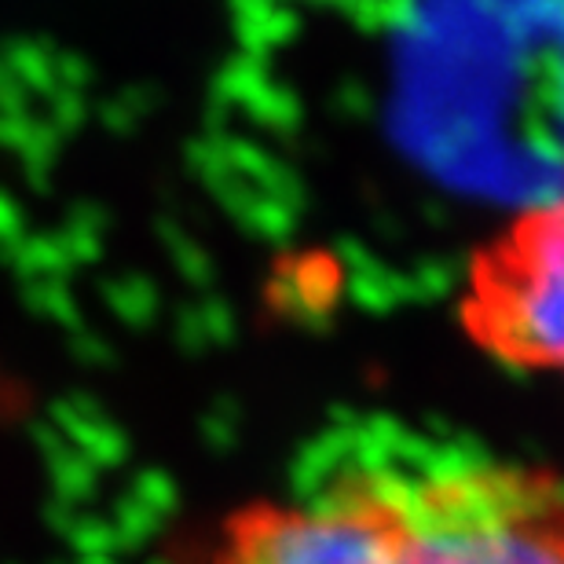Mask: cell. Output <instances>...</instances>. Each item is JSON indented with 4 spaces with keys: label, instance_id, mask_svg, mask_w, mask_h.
Returning a JSON list of instances; mask_svg holds the SVG:
<instances>
[{
    "label": "cell",
    "instance_id": "1",
    "mask_svg": "<svg viewBox=\"0 0 564 564\" xmlns=\"http://www.w3.org/2000/svg\"><path fill=\"white\" fill-rule=\"evenodd\" d=\"M458 323L495 364L564 386V191L480 246L462 282Z\"/></svg>",
    "mask_w": 564,
    "mask_h": 564
},
{
    "label": "cell",
    "instance_id": "2",
    "mask_svg": "<svg viewBox=\"0 0 564 564\" xmlns=\"http://www.w3.org/2000/svg\"><path fill=\"white\" fill-rule=\"evenodd\" d=\"M312 4H326V8H367V4H386V0H312Z\"/></svg>",
    "mask_w": 564,
    "mask_h": 564
}]
</instances>
